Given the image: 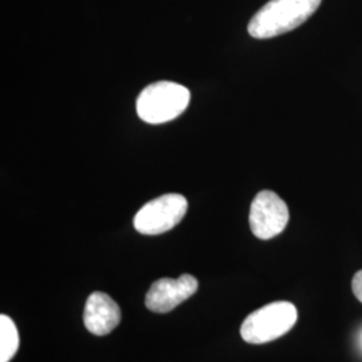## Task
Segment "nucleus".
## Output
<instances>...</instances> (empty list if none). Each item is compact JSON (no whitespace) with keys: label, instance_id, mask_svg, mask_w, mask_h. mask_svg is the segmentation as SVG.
I'll list each match as a JSON object with an SVG mask.
<instances>
[{"label":"nucleus","instance_id":"obj_1","mask_svg":"<svg viewBox=\"0 0 362 362\" xmlns=\"http://www.w3.org/2000/svg\"><path fill=\"white\" fill-rule=\"evenodd\" d=\"M322 0H270L248 23V34L255 39H270L302 26L315 13Z\"/></svg>","mask_w":362,"mask_h":362},{"label":"nucleus","instance_id":"obj_2","mask_svg":"<svg viewBox=\"0 0 362 362\" xmlns=\"http://www.w3.org/2000/svg\"><path fill=\"white\" fill-rule=\"evenodd\" d=\"M191 101V91L170 81L146 86L137 98V115L148 124H164L181 116Z\"/></svg>","mask_w":362,"mask_h":362},{"label":"nucleus","instance_id":"obj_3","mask_svg":"<svg viewBox=\"0 0 362 362\" xmlns=\"http://www.w3.org/2000/svg\"><path fill=\"white\" fill-rule=\"evenodd\" d=\"M297 320V308L293 303L272 302L247 317L240 327V336L247 344H267L288 333Z\"/></svg>","mask_w":362,"mask_h":362},{"label":"nucleus","instance_id":"obj_4","mask_svg":"<svg viewBox=\"0 0 362 362\" xmlns=\"http://www.w3.org/2000/svg\"><path fill=\"white\" fill-rule=\"evenodd\" d=\"M188 211L187 199L167 194L146 203L134 216V228L143 235H160L175 228Z\"/></svg>","mask_w":362,"mask_h":362},{"label":"nucleus","instance_id":"obj_5","mask_svg":"<svg viewBox=\"0 0 362 362\" xmlns=\"http://www.w3.org/2000/svg\"><path fill=\"white\" fill-rule=\"evenodd\" d=\"M290 219L285 202L272 191H260L251 203L250 227L252 233L262 240H269L287 227Z\"/></svg>","mask_w":362,"mask_h":362},{"label":"nucleus","instance_id":"obj_6","mask_svg":"<svg viewBox=\"0 0 362 362\" xmlns=\"http://www.w3.org/2000/svg\"><path fill=\"white\" fill-rule=\"evenodd\" d=\"M197 288V279L189 274H182L177 279L161 278L151 286L145 297V305L153 313H169L192 297Z\"/></svg>","mask_w":362,"mask_h":362},{"label":"nucleus","instance_id":"obj_7","mask_svg":"<svg viewBox=\"0 0 362 362\" xmlns=\"http://www.w3.org/2000/svg\"><path fill=\"white\" fill-rule=\"evenodd\" d=\"M121 321V310L113 298L107 294L95 291L88 298L83 324L94 336H106L116 329Z\"/></svg>","mask_w":362,"mask_h":362},{"label":"nucleus","instance_id":"obj_8","mask_svg":"<svg viewBox=\"0 0 362 362\" xmlns=\"http://www.w3.org/2000/svg\"><path fill=\"white\" fill-rule=\"evenodd\" d=\"M19 349V333L8 315H0V362H10Z\"/></svg>","mask_w":362,"mask_h":362},{"label":"nucleus","instance_id":"obj_9","mask_svg":"<svg viewBox=\"0 0 362 362\" xmlns=\"http://www.w3.org/2000/svg\"><path fill=\"white\" fill-rule=\"evenodd\" d=\"M351 288L356 298L362 302V270L361 272H356V275L353 276L351 281Z\"/></svg>","mask_w":362,"mask_h":362}]
</instances>
